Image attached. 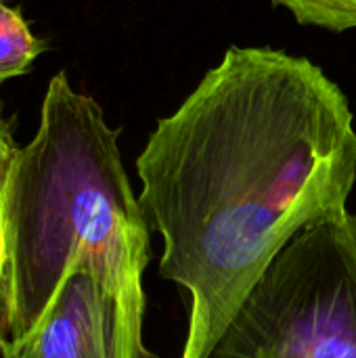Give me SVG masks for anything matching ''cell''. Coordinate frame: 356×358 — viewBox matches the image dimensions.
Masks as SVG:
<instances>
[{
    "mask_svg": "<svg viewBox=\"0 0 356 358\" xmlns=\"http://www.w3.org/2000/svg\"><path fill=\"white\" fill-rule=\"evenodd\" d=\"M159 273L191 298L180 358H208L243 298L356 182L355 113L311 59L231 46L136 159Z\"/></svg>",
    "mask_w": 356,
    "mask_h": 358,
    "instance_id": "1",
    "label": "cell"
},
{
    "mask_svg": "<svg viewBox=\"0 0 356 358\" xmlns=\"http://www.w3.org/2000/svg\"><path fill=\"white\" fill-rule=\"evenodd\" d=\"M120 132L65 71L52 76L38 130L17 149L2 187L0 296L10 342L38 323L78 264L145 306L151 227L128 180Z\"/></svg>",
    "mask_w": 356,
    "mask_h": 358,
    "instance_id": "2",
    "label": "cell"
},
{
    "mask_svg": "<svg viewBox=\"0 0 356 358\" xmlns=\"http://www.w3.org/2000/svg\"><path fill=\"white\" fill-rule=\"evenodd\" d=\"M208 358H356V216L298 233L252 285Z\"/></svg>",
    "mask_w": 356,
    "mask_h": 358,
    "instance_id": "3",
    "label": "cell"
},
{
    "mask_svg": "<svg viewBox=\"0 0 356 358\" xmlns=\"http://www.w3.org/2000/svg\"><path fill=\"white\" fill-rule=\"evenodd\" d=\"M143 317L145 306L78 264L38 323L8 342L6 358H153L143 344Z\"/></svg>",
    "mask_w": 356,
    "mask_h": 358,
    "instance_id": "4",
    "label": "cell"
},
{
    "mask_svg": "<svg viewBox=\"0 0 356 358\" xmlns=\"http://www.w3.org/2000/svg\"><path fill=\"white\" fill-rule=\"evenodd\" d=\"M46 50V42L36 38L19 8L0 0V86L31 71L34 61Z\"/></svg>",
    "mask_w": 356,
    "mask_h": 358,
    "instance_id": "5",
    "label": "cell"
},
{
    "mask_svg": "<svg viewBox=\"0 0 356 358\" xmlns=\"http://www.w3.org/2000/svg\"><path fill=\"white\" fill-rule=\"evenodd\" d=\"M287 8L300 25H317L329 31L356 29V0H271Z\"/></svg>",
    "mask_w": 356,
    "mask_h": 358,
    "instance_id": "6",
    "label": "cell"
},
{
    "mask_svg": "<svg viewBox=\"0 0 356 358\" xmlns=\"http://www.w3.org/2000/svg\"><path fill=\"white\" fill-rule=\"evenodd\" d=\"M17 149H19V145L13 138V130L0 113V180H4V176L17 155Z\"/></svg>",
    "mask_w": 356,
    "mask_h": 358,
    "instance_id": "7",
    "label": "cell"
},
{
    "mask_svg": "<svg viewBox=\"0 0 356 358\" xmlns=\"http://www.w3.org/2000/svg\"><path fill=\"white\" fill-rule=\"evenodd\" d=\"M8 323H6V308L0 296V358H6V348H8Z\"/></svg>",
    "mask_w": 356,
    "mask_h": 358,
    "instance_id": "8",
    "label": "cell"
},
{
    "mask_svg": "<svg viewBox=\"0 0 356 358\" xmlns=\"http://www.w3.org/2000/svg\"><path fill=\"white\" fill-rule=\"evenodd\" d=\"M2 187H4V180H0V218H2Z\"/></svg>",
    "mask_w": 356,
    "mask_h": 358,
    "instance_id": "9",
    "label": "cell"
}]
</instances>
